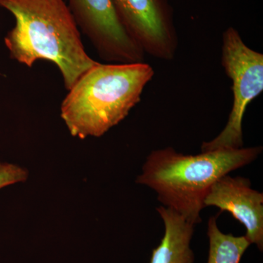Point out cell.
Here are the masks:
<instances>
[{"mask_svg": "<svg viewBox=\"0 0 263 263\" xmlns=\"http://www.w3.org/2000/svg\"><path fill=\"white\" fill-rule=\"evenodd\" d=\"M204 205L229 212L246 229L247 239L262 252L263 249V194L251 187L246 178L229 174L216 181L209 190Z\"/></svg>", "mask_w": 263, "mask_h": 263, "instance_id": "obj_7", "label": "cell"}, {"mask_svg": "<svg viewBox=\"0 0 263 263\" xmlns=\"http://www.w3.org/2000/svg\"><path fill=\"white\" fill-rule=\"evenodd\" d=\"M154 76L153 67L145 62H99L86 71L69 90L60 108L71 136L80 139L103 136L141 101Z\"/></svg>", "mask_w": 263, "mask_h": 263, "instance_id": "obj_3", "label": "cell"}, {"mask_svg": "<svg viewBox=\"0 0 263 263\" xmlns=\"http://www.w3.org/2000/svg\"><path fill=\"white\" fill-rule=\"evenodd\" d=\"M217 216H212L208 222L209 241L207 263H240L251 243L245 235L235 236L222 233L216 223Z\"/></svg>", "mask_w": 263, "mask_h": 263, "instance_id": "obj_9", "label": "cell"}, {"mask_svg": "<svg viewBox=\"0 0 263 263\" xmlns=\"http://www.w3.org/2000/svg\"><path fill=\"white\" fill-rule=\"evenodd\" d=\"M15 25L5 35L12 60L32 68L46 60L57 66L69 91L98 62L89 56L65 0H0Z\"/></svg>", "mask_w": 263, "mask_h": 263, "instance_id": "obj_1", "label": "cell"}, {"mask_svg": "<svg viewBox=\"0 0 263 263\" xmlns=\"http://www.w3.org/2000/svg\"><path fill=\"white\" fill-rule=\"evenodd\" d=\"M81 33L100 58L114 64L144 62L145 52L123 25L112 0H67Z\"/></svg>", "mask_w": 263, "mask_h": 263, "instance_id": "obj_5", "label": "cell"}, {"mask_svg": "<svg viewBox=\"0 0 263 263\" xmlns=\"http://www.w3.org/2000/svg\"><path fill=\"white\" fill-rule=\"evenodd\" d=\"M157 211L163 221L164 233L160 245L152 251L149 263H194L191 241L195 226L163 205Z\"/></svg>", "mask_w": 263, "mask_h": 263, "instance_id": "obj_8", "label": "cell"}, {"mask_svg": "<svg viewBox=\"0 0 263 263\" xmlns=\"http://www.w3.org/2000/svg\"><path fill=\"white\" fill-rule=\"evenodd\" d=\"M262 151V146L242 147L186 155L167 147L148 156L136 183L153 190L163 206L195 226L201 222L204 200L212 185L252 163Z\"/></svg>", "mask_w": 263, "mask_h": 263, "instance_id": "obj_2", "label": "cell"}, {"mask_svg": "<svg viewBox=\"0 0 263 263\" xmlns=\"http://www.w3.org/2000/svg\"><path fill=\"white\" fill-rule=\"evenodd\" d=\"M28 176V171L20 166L0 162V190L14 183L24 182Z\"/></svg>", "mask_w": 263, "mask_h": 263, "instance_id": "obj_10", "label": "cell"}, {"mask_svg": "<svg viewBox=\"0 0 263 263\" xmlns=\"http://www.w3.org/2000/svg\"><path fill=\"white\" fill-rule=\"evenodd\" d=\"M221 65L232 81L233 107L226 127L212 141L202 143L201 152L243 147L246 110L263 91V54L247 46L233 27L223 34Z\"/></svg>", "mask_w": 263, "mask_h": 263, "instance_id": "obj_4", "label": "cell"}, {"mask_svg": "<svg viewBox=\"0 0 263 263\" xmlns=\"http://www.w3.org/2000/svg\"><path fill=\"white\" fill-rule=\"evenodd\" d=\"M121 22L145 53L174 60L179 46L168 0H112Z\"/></svg>", "mask_w": 263, "mask_h": 263, "instance_id": "obj_6", "label": "cell"}]
</instances>
